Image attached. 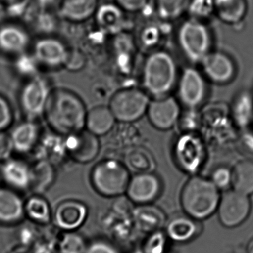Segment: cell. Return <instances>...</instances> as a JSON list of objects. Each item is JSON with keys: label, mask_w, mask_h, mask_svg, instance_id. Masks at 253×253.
I'll return each instance as SVG.
<instances>
[{"label": "cell", "mask_w": 253, "mask_h": 253, "mask_svg": "<svg viewBox=\"0 0 253 253\" xmlns=\"http://www.w3.org/2000/svg\"><path fill=\"white\" fill-rule=\"evenodd\" d=\"M44 114L49 126L62 135L77 133L86 126L87 111L84 103L67 89L50 91Z\"/></svg>", "instance_id": "obj_1"}, {"label": "cell", "mask_w": 253, "mask_h": 253, "mask_svg": "<svg viewBox=\"0 0 253 253\" xmlns=\"http://www.w3.org/2000/svg\"><path fill=\"white\" fill-rule=\"evenodd\" d=\"M221 196L211 179L194 176L183 187L181 206L184 213L196 221H203L217 212Z\"/></svg>", "instance_id": "obj_2"}, {"label": "cell", "mask_w": 253, "mask_h": 253, "mask_svg": "<svg viewBox=\"0 0 253 253\" xmlns=\"http://www.w3.org/2000/svg\"><path fill=\"white\" fill-rule=\"evenodd\" d=\"M177 80V65L170 53L158 50L146 59L143 71L144 87L156 97H164L173 88Z\"/></svg>", "instance_id": "obj_3"}, {"label": "cell", "mask_w": 253, "mask_h": 253, "mask_svg": "<svg viewBox=\"0 0 253 253\" xmlns=\"http://www.w3.org/2000/svg\"><path fill=\"white\" fill-rule=\"evenodd\" d=\"M178 45L184 56L193 62H202L211 52L212 33L207 22L188 17L177 32Z\"/></svg>", "instance_id": "obj_4"}, {"label": "cell", "mask_w": 253, "mask_h": 253, "mask_svg": "<svg viewBox=\"0 0 253 253\" xmlns=\"http://www.w3.org/2000/svg\"><path fill=\"white\" fill-rule=\"evenodd\" d=\"M91 177L95 190L107 197H115L126 193L130 181L127 168L115 160L98 163L94 168Z\"/></svg>", "instance_id": "obj_5"}, {"label": "cell", "mask_w": 253, "mask_h": 253, "mask_svg": "<svg viewBox=\"0 0 253 253\" xmlns=\"http://www.w3.org/2000/svg\"><path fill=\"white\" fill-rule=\"evenodd\" d=\"M150 102L148 96L142 90L126 89L112 96L109 108L116 120L123 123H132L147 112Z\"/></svg>", "instance_id": "obj_6"}, {"label": "cell", "mask_w": 253, "mask_h": 253, "mask_svg": "<svg viewBox=\"0 0 253 253\" xmlns=\"http://www.w3.org/2000/svg\"><path fill=\"white\" fill-rule=\"evenodd\" d=\"M251 211L249 196L233 190L221 196L218 205V218L227 228H234L246 221Z\"/></svg>", "instance_id": "obj_7"}, {"label": "cell", "mask_w": 253, "mask_h": 253, "mask_svg": "<svg viewBox=\"0 0 253 253\" xmlns=\"http://www.w3.org/2000/svg\"><path fill=\"white\" fill-rule=\"evenodd\" d=\"M161 183L152 172L136 173L130 178L126 195L131 202L138 205H149L154 202L160 193Z\"/></svg>", "instance_id": "obj_8"}, {"label": "cell", "mask_w": 253, "mask_h": 253, "mask_svg": "<svg viewBox=\"0 0 253 253\" xmlns=\"http://www.w3.org/2000/svg\"><path fill=\"white\" fill-rule=\"evenodd\" d=\"M206 93V83L203 76L195 68H186L178 84V96L181 102L187 108H197L204 100Z\"/></svg>", "instance_id": "obj_9"}, {"label": "cell", "mask_w": 253, "mask_h": 253, "mask_svg": "<svg viewBox=\"0 0 253 253\" xmlns=\"http://www.w3.org/2000/svg\"><path fill=\"white\" fill-rule=\"evenodd\" d=\"M65 149L71 158L80 163H89L98 156L100 142L98 136L89 130L71 134L65 140Z\"/></svg>", "instance_id": "obj_10"}, {"label": "cell", "mask_w": 253, "mask_h": 253, "mask_svg": "<svg viewBox=\"0 0 253 253\" xmlns=\"http://www.w3.org/2000/svg\"><path fill=\"white\" fill-rule=\"evenodd\" d=\"M147 114L153 126L157 129L166 130L176 124L181 110L174 98L164 96L150 102Z\"/></svg>", "instance_id": "obj_11"}, {"label": "cell", "mask_w": 253, "mask_h": 253, "mask_svg": "<svg viewBox=\"0 0 253 253\" xmlns=\"http://www.w3.org/2000/svg\"><path fill=\"white\" fill-rule=\"evenodd\" d=\"M50 90L43 79L34 78L24 87L21 103L25 114L31 118L44 113Z\"/></svg>", "instance_id": "obj_12"}, {"label": "cell", "mask_w": 253, "mask_h": 253, "mask_svg": "<svg viewBox=\"0 0 253 253\" xmlns=\"http://www.w3.org/2000/svg\"><path fill=\"white\" fill-rule=\"evenodd\" d=\"M202 63L206 77L218 84L229 83L236 74L234 62L228 55L221 51H211Z\"/></svg>", "instance_id": "obj_13"}, {"label": "cell", "mask_w": 253, "mask_h": 253, "mask_svg": "<svg viewBox=\"0 0 253 253\" xmlns=\"http://www.w3.org/2000/svg\"><path fill=\"white\" fill-rule=\"evenodd\" d=\"M126 13L115 3H106L98 6L95 16L97 23L102 30L116 35L127 29Z\"/></svg>", "instance_id": "obj_14"}, {"label": "cell", "mask_w": 253, "mask_h": 253, "mask_svg": "<svg viewBox=\"0 0 253 253\" xmlns=\"http://www.w3.org/2000/svg\"><path fill=\"white\" fill-rule=\"evenodd\" d=\"M68 53L64 44L55 39L39 40L34 47L36 60L50 67L64 65Z\"/></svg>", "instance_id": "obj_15"}, {"label": "cell", "mask_w": 253, "mask_h": 253, "mask_svg": "<svg viewBox=\"0 0 253 253\" xmlns=\"http://www.w3.org/2000/svg\"><path fill=\"white\" fill-rule=\"evenodd\" d=\"M213 3L215 17L225 25H239L248 14V0H213Z\"/></svg>", "instance_id": "obj_16"}, {"label": "cell", "mask_w": 253, "mask_h": 253, "mask_svg": "<svg viewBox=\"0 0 253 253\" xmlns=\"http://www.w3.org/2000/svg\"><path fill=\"white\" fill-rule=\"evenodd\" d=\"M86 214L87 210L84 205L76 201H67L58 206L55 218L61 228L71 230L83 224Z\"/></svg>", "instance_id": "obj_17"}, {"label": "cell", "mask_w": 253, "mask_h": 253, "mask_svg": "<svg viewBox=\"0 0 253 253\" xmlns=\"http://www.w3.org/2000/svg\"><path fill=\"white\" fill-rule=\"evenodd\" d=\"M202 145L197 138L185 136L177 145L176 153L180 165L187 170H195L203 159Z\"/></svg>", "instance_id": "obj_18"}, {"label": "cell", "mask_w": 253, "mask_h": 253, "mask_svg": "<svg viewBox=\"0 0 253 253\" xmlns=\"http://www.w3.org/2000/svg\"><path fill=\"white\" fill-rule=\"evenodd\" d=\"M197 221L187 214L175 217L166 225L168 239L178 243L190 242L197 235Z\"/></svg>", "instance_id": "obj_19"}, {"label": "cell", "mask_w": 253, "mask_h": 253, "mask_svg": "<svg viewBox=\"0 0 253 253\" xmlns=\"http://www.w3.org/2000/svg\"><path fill=\"white\" fill-rule=\"evenodd\" d=\"M98 0H62L59 13L64 19L72 22H82L96 13Z\"/></svg>", "instance_id": "obj_20"}, {"label": "cell", "mask_w": 253, "mask_h": 253, "mask_svg": "<svg viewBox=\"0 0 253 253\" xmlns=\"http://www.w3.org/2000/svg\"><path fill=\"white\" fill-rule=\"evenodd\" d=\"M115 117L109 107L96 106L89 110L86 114V126L87 130L97 136L108 133L115 123Z\"/></svg>", "instance_id": "obj_21"}, {"label": "cell", "mask_w": 253, "mask_h": 253, "mask_svg": "<svg viewBox=\"0 0 253 253\" xmlns=\"http://www.w3.org/2000/svg\"><path fill=\"white\" fill-rule=\"evenodd\" d=\"M24 205L20 198L5 189H0V221L14 222L22 218Z\"/></svg>", "instance_id": "obj_22"}, {"label": "cell", "mask_w": 253, "mask_h": 253, "mask_svg": "<svg viewBox=\"0 0 253 253\" xmlns=\"http://www.w3.org/2000/svg\"><path fill=\"white\" fill-rule=\"evenodd\" d=\"M233 190L247 196L253 194V161L242 160L235 165L232 171Z\"/></svg>", "instance_id": "obj_23"}, {"label": "cell", "mask_w": 253, "mask_h": 253, "mask_svg": "<svg viewBox=\"0 0 253 253\" xmlns=\"http://www.w3.org/2000/svg\"><path fill=\"white\" fill-rule=\"evenodd\" d=\"M2 175L7 183L16 188L30 187L31 169L23 162L16 160L6 162L2 168Z\"/></svg>", "instance_id": "obj_24"}, {"label": "cell", "mask_w": 253, "mask_h": 253, "mask_svg": "<svg viewBox=\"0 0 253 253\" xmlns=\"http://www.w3.org/2000/svg\"><path fill=\"white\" fill-rule=\"evenodd\" d=\"M28 37L17 27L4 26L0 29V48L10 53H19L28 45Z\"/></svg>", "instance_id": "obj_25"}, {"label": "cell", "mask_w": 253, "mask_h": 253, "mask_svg": "<svg viewBox=\"0 0 253 253\" xmlns=\"http://www.w3.org/2000/svg\"><path fill=\"white\" fill-rule=\"evenodd\" d=\"M38 137V129L34 123L27 122L15 128L10 135L13 150L20 153L29 151L35 145Z\"/></svg>", "instance_id": "obj_26"}, {"label": "cell", "mask_w": 253, "mask_h": 253, "mask_svg": "<svg viewBox=\"0 0 253 253\" xmlns=\"http://www.w3.org/2000/svg\"><path fill=\"white\" fill-rule=\"evenodd\" d=\"M189 0H154V10L160 20L173 22L187 13Z\"/></svg>", "instance_id": "obj_27"}, {"label": "cell", "mask_w": 253, "mask_h": 253, "mask_svg": "<svg viewBox=\"0 0 253 253\" xmlns=\"http://www.w3.org/2000/svg\"><path fill=\"white\" fill-rule=\"evenodd\" d=\"M54 170L51 163L40 160L31 169L30 186L35 191L43 192L53 182Z\"/></svg>", "instance_id": "obj_28"}, {"label": "cell", "mask_w": 253, "mask_h": 253, "mask_svg": "<svg viewBox=\"0 0 253 253\" xmlns=\"http://www.w3.org/2000/svg\"><path fill=\"white\" fill-rule=\"evenodd\" d=\"M126 165L136 173L151 172L154 168V159L145 149H135L126 156Z\"/></svg>", "instance_id": "obj_29"}, {"label": "cell", "mask_w": 253, "mask_h": 253, "mask_svg": "<svg viewBox=\"0 0 253 253\" xmlns=\"http://www.w3.org/2000/svg\"><path fill=\"white\" fill-rule=\"evenodd\" d=\"M187 13L190 18L206 22L215 16L213 0H189Z\"/></svg>", "instance_id": "obj_30"}, {"label": "cell", "mask_w": 253, "mask_h": 253, "mask_svg": "<svg viewBox=\"0 0 253 253\" xmlns=\"http://www.w3.org/2000/svg\"><path fill=\"white\" fill-rule=\"evenodd\" d=\"M25 211L31 218L40 222H46L50 218L49 205L40 197L30 199L25 205Z\"/></svg>", "instance_id": "obj_31"}, {"label": "cell", "mask_w": 253, "mask_h": 253, "mask_svg": "<svg viewBox=\"0 0 253 253\" xmlns=\"http://www.w3.org/2000/svg\"><path fill=\"white\" fill-rule=\"evenodd\" d=\"M43 156H41V160L47 161L50 162L51 158L56 159L60 158L65 152V141H62L57 137L48 136L43 142V149L42 150Z\"/></svg>", "instance_id": "obj_32"}, {"label": "cell", "mask_w": 253, "mask_h": 253, "mask_svg": "<svg viewBox=\"0 0 253 253\" xmlns=\"http://www.w3.org/2000/svg\"><path fill=\"white\" fill-rule=\"evenodd\" d=\"M168 237L166 233L154 231L148 238L144 246L145 253H163Z\"/></svg>", "instance_id": "obj_33"}, {"label": "cell", "mask_w": 253, "mask_h": 253, "mask_svg": "<svg viewBox=\"0 0 253 253\" xmlns=\"http://www.w3.org/2000/svg\"><path fill=\"white\" fill-rule=\"evenodd\" d=\"M60 248L62 253H83L85 251V245L80 236L68 234L62 240Z\"/></svg>", "instance_id": "obj_34"}, {"label": "cell", "mask_w": 253, "mask_h": 253, "mask_svg": "<svg viewBox=\"0 0 253 253\" xmlns=\"http://www.w3.org/2000/svg\"><path fill=\"white\" fill-rule=\"evenodd\" d=\"M160 34L161 31L155 24L149 23L141 29L140 40L145 45H154L160 40Z\"/></svg>", "instance_id": "obj_35"}, {"label": "cell", "mask_w": 253, "mask_h": 253, "mask_svg": "<svg viewBox=\"0 0 253 253\" xmlns=\"http://www.w3.org/2000/svg\"><path fill=\"white\" fill-rule=\"evenodd\" d=\"M211 181L219 190H224L232 185V171L228 168L221 167L212 172Z\"/></svg>", "instance_id": "obj_36"}, {"label": "cell", "mask_w": 253, "mask_h": 253, "mask_svg": "<svg viewBox=\"0 0 253 253\" xmlns=\"http://www.w3.org/2000/svg\"><path fill=\"white\" fill-rule=\"evenodd\" d=\"M120 8L126 13L142 12L150 4V0H114Z\"/></svg>", "instance_id": "obj_37"}, {"label": "cell", "mask_w": 253, "mask_h": 253, "mask_svg": "<svg viewBox=\"0 0 253 253\" xmlns=\"http://www.w3.org/2000/svg\"><path fill=\"white\" fill-rule=\"evenodd\" d=\"M12 122V111L10 105L4 98L0 96V132L8 127Z\"/></svg>", "instance_id": "obj_38"}, {"label": "cell", "mask_w": 253, "mask_h": 253, "mask_svg": "<svg viewBox=\"0 0 253 253\" xmlns=\"http://www.w3.org/2000/svg\"><path fill=\"white\" fill-rule=\"evenodd\" d=\"M13 150V143L11 138L3 131L0 132V161L6 160L8 159Z\"/></svg>", "instance_id": "obj_39"}, {"label": "cell", "mask_w": 253, "mask_h": 253, "mask_svg": "<svg viewBox=\"0 0 253 253\" xmlns=\"http://www.w3.org/2000/svg\"><path fill=\"white\" fill-rule=\"evenodd\" d=\"M16 68L22 74L27 75L34 74L36 71L35 61L29 56H21L16 62Z\"/></svg>", "instance_id": "obj_40"}, {"label": "cell", "mask_w": 253, "mask_h": 253, "mask_svg": "<svg viewBox=\"0 0 253 253\" xmlns=\"http://www.w3.org/2000/svg\"><path fill=\"white\" fill-rule=\"evenodd\" d=\"M86 253H118L117 250L109 244L99 242L89 247Z\"/></svg>", "instance_id": "obj_41"}, {"label": "cell", "mask_w": 253, "mask_h": 253, "mask_svg": "<svg viewBox=\"0 0 253 253\" xmlns=\"http://www.w3.org/2000/svg\"><path fill=\"white\" fill-rule=\"evenodd\" d=\"M247 253H253V238L248 244V251Z\"/></svg>", "instance_id": "obj_42"}, {"label": "cell", "mask_w": 253, "mask_h": 253, "mask_svg": "<svg viewBox=\"0 0 253 253\" xmlns=\"http://www.w3.org/2000/svg\"><path fill=\"white\" fill-rule=\"evenodd\" d=\"M5 1H13V0H5Z\"/></svg>", "instance_id": "obj_43"}]
</instances>
